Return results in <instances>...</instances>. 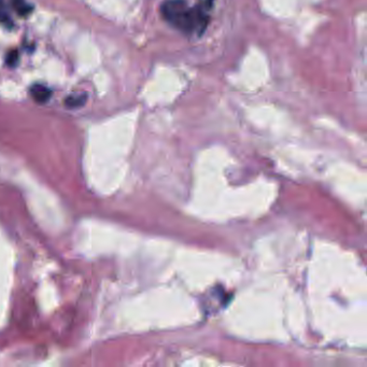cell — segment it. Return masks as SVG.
Instances as JSON below:
<instances>
[{
    "label": "cell",
    "instance_id": "cell-1",
    "mask_svg": "<svg viewBox=\"0 0 367 367\" xmlns=\"http://www.w3.org/2000/svg\"><path fill=\"white\" fill-rule=\"evenodd\" d=\"M207 8L190 7L185 0H166L161 7V13L167 23L184 34H193L205 30L209 16Z\"/></svg>",
    "mask_w": 367,
    "mask_h": 367
},
{
    "label": "cell",
    "instance_id": "cell-2",
    "mask_svg": "<svg viewBox=\"0 0 367 367\" xmlns=\"http://www.w3.org/2000/svg\"><path fill=\"white\" fill-rule=\"evenodd\" d=\"M30 95L37 102L45 103L51 98L52 91L46 85L35 84L30 88Z\"/></svg>",
    "mask_w": 367,
    "mask_h": 367
},
{
    "label": "cell",
    "instance_id": "cell-3",
    "mask_svg": "<svg viewBox=\"0 0 367 367\" xmlns=\"http://www.w3.org/2000/svg\"><path fill=\"white\" fill-rule=\"evenodd\" d=\"M87 95L84 94H78V95H70L65 99V106L70 109H77L84 106L87 102Z\"/></svg>",
    "mask_w": 367,
    "mask_h": 367
},
{
    "label": "cell",
    "instance_id": "cell-4",
    "mask_svg": "<svg viewBox=\"0 0 367 367\" xmlns=\"http://www.w3.org/2000/svg\"><path fill=\"white\" fill-rule=\"evenodd\" d=\"M11 6L20 16H26L33 11V7L26 0H11Z\"/></svg>",
    "mask_w": 367,
    "mask_h": 367
},
{
    "label": "cell",
    "instance_id": "cell-5",
    "mask_svg": "<svg viewBox=\"0 0 367 367\" xmlns=\"http://www.w3.org/2000/svg\"><path fill=\"white\" fill-rule=\"evenodd\" d=\"M0 23L6 25L8 28H12L13 22L11 15H10L8 8L5 4V0H0Z\"/></svg>",
    "mask_w": 367,
    "mask_h": 367
},
{
    "label": "cell",
    "instance_id": "cell-6",
    "mask_svg": "<svg viewBox=\"0 0 367 367\" xmlns=\"http://www.w3.org/2000/svg\"><path fill=\"white\" fill-rule=\"evenodd\" d=\"M18 60V54L16 51H12V52H9V54L7 56V62L8 65L10 66H15L16 62Z\"/></svg>",
    "mask_w": 367,
    "mask_h": 367
}]
</instances>
